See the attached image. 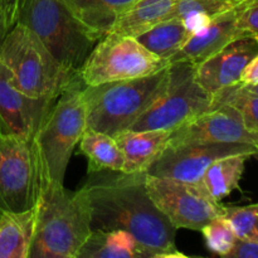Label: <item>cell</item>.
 Here are the masks:
<instances>
[{"mask_svg": "<svg viewBox=\"0 0 258 258\" xmlns=\"http://www.w3.org/2000/svg\"><path fill=\"white\" fill-rule=\"evenodd\" d=\"M224 216L229 219L238 239L258 241V204L227 207Z\"/></svg>", "mask_w": 258, "mask_h": 258, "instance_id": "4316f807", "label": "cell"}, {"mask_svg": "<svg viewBox=\"0 0 258 258\" xmlns=\"http://www.w3.org/2000/svg\"><path fill=\"white\" fill-rule=\"evenodd\" d=\"M236 5L224 0H179L169 18H179L183 20L191 35L206 27L216 15Z\"/></svg>", "mask_w": 258, "mask_h": 258, "instance_id": "d4e9b609", "label": "cell"}, {"mask_svg": "<svg viewBox=\"0 0 258 258\" xmlns=\"http://www.w3.org/2000/svg\"><path fill=\"white\" fill-rule=\"evenodd\" d=\"M55 100L34 98L23 93L0 62V123L5 130L32 140Z\"/></svg>", "mask_w": 258, "mask_h": 258, "instance_id": "4fadbf2b", "label": "cell"}, {"mask_svg": "<svg viewBox=\"0 0 258 258\" xmlns=\"http://www.w3.org/2000/svg\"><path fill=\"white\" fill-rule=\"evenodd\" d=\"M243 3L216 15L206 27L191 34L169 63L189 62L197 66L216 54L234 39L246 35V33L239 29L237 23Z\"/></svg>", "mask_w": 258, "mask_h": 258, "instance_id": "9a60e30c", "label": "cell"}, {"mask_svg": "<svg viewBox=\"0 0 258 258\" xmlns=\"http://www.w3.org/2000/svg\"><path fill=\"white\" fill-rule=\"evenodd\" d=\"M75 17L97 40L138 0H66Z\"/></svg>", "mask_w": 258, "mask_h": 258, "instance_id": "ac0fdd59", "label": "cell"}, {"mask_svg": "<svg viewBox=\"0 0 258 258\" xmlns=\"http://www.w3.org/2000/svg\"><path fill=\"white\" fill-rule=\"evenodd\" d=\"M213 95L196 80V66L189 62L169 64L165 90L131 130H171L212 108Z\"/></svg>", "mask_w": 258, "mask_h": 258, "instance_id": "ba28073f", "label": "cell"}, {"mask_svg": "<svg viewBox=\"0 0 258 258\" xmlns=\"http://www.w3.org/2000/svg\"><path fill=\"white\" fill-rule=\"evenodd\" d=\"M168 66V60L146 49L136 38L108 33L93 45L78 76L85 86H98L145 77Z\"/></svg>", "mask_w": 258, "mask_h": 258, "instance_id": "52a82bcc", "label": "cell"}, {"mask_svg": "<svg viewBox=\"0 0 258 258\" xmlns=\"http://www.w3.org/2000/svg\"><path fill=\"white\" fill-rule=\"evenodd\" d=\"M248 158L251 155L238 154L218 159L207 169L199 185L214 201L222 202L232 191L238 189Z\"/></svg>", "mask_w": 258, "mask_h": 258, "instance_id": "7402d4cb", "label": "cell"}, {"mask_svg": "<svg viewBox=\"0 0 258 258\" xmlns=\"http://www.w3.org/2000/svg\"><path fill=\"white\" fill-rule=\"evenodd\" d=\"M239 143L258 145V134L249 133L241 115L231 106H218L201 113L171 133L169 145ZM168 145V146H169Z\"/></svg>", "mask_w": 258, "mask_h": 258, "instance_id": "7c38bea8", "label": "cell"}, {"mask_svg": "<svg viewBox=\"0 0 258 258\" xmlns=\"http://www.w3.org/2000/svg\"><path fill=\"white\" fill-rule=\"evenodd\" d=\"M231 258H258V241L237 238L233 248L229 252Z\"/></svg>", "mask_w": 258, "mask_h": 258, "instance_id": "f1b7e54d", "label": "cell"}, {"mask_svg": "<svg viewBox=\"0 0 258 258\" xmlns=\"http://www.w3.org/2000/svg\"><path fill=\"white\" fill-rule=\"evenodd\" d=\"M37 209L0 214V258H29Z\"/></svg>", "mask_w": 258, "mask_h": 258, "instance_id": "e0dca14e", "label": "cell"}, {"mask_svg": "<svg viewBox=\"0 0 258 258\" xmlns=\"http://www.w3.org/2000/svg\"><path fill=\"white\" fill-rule=\"evenodd\" d=\"M231 106L241 115L244 127L249 133L258 134V96L247 90L241 82L227 86L213 93L212 108Z\"/></svg>", "mask_w": 258, "mask_h": 258, "instance_id": "cb8c5ba5", "label": "cell"}, {"mask_svg": "<svg viewBox=\"0 0 258 258\" xmlns=\"http://www.w3.org/2000/svg\"><path fill=\"white\" fill-rule=\"evenodd\" d=\"M239 82L246 86L258 85V54L246 66Z\"/></svg>", "mask_w": 258, "mask_h": 258, "instance_id": "f546056e", "label": "cell"}, {"mask_svg": "<svg viewBox=\"0 0 258 258\" xmlns=\"http://www.w3.org/2000/svg\"><path fill=\"white\" fill-rule=\"evenodd\" d=\"M257 149H258V145H257Z\"/></svg>", "mask_w": 258, "mask_h": 258, "instance_id": "e575fe53", "label": "cell"}, {"mask_svg": "<svg viewBox=\"0 0 258 258\" xmlns=\"http://www.w3.org/2000/svg\"><path fill=\"white\" fill-rule=\"evenodd\" d=\"M238 28L258 39V0H246L239 10Z\"/></svg>", "mask_w": 258, "mask_h": 258, "instance_id": "83f0119b", "label": "cell"}, {"mask_svg": "<svg viewBox=\"0 0 258 258\" xmlns=\"http://www.w3.org/2000/svg\"><path fill=\"white\" fill-rule=\"evenodd\" d=\"M178 2L179 0H138L116 20L108 33L139 37L154 25L168 19Z\"/></svg>", "mask_w": 258, "mask_h": 258, "instance_id": "ffe728a7", "label": "cell"}, {"mask_svg": "<svg viewBox=\"0 0 258 258\" xmlns=\"http://www.w3.org/2000/svg\"><path fill=\"white\" fill-rule=\"evenodd\" d=\"M0 62L9 71L15 87L29 97L55 100L80 78L53 55L34 32L19 23L3 42Z\"/></svg>", "mask_w": 258, "mask_h": 258, "instance_id": "277c9868", "label": "cell"}, {"mask_svg": "<svg viewBox=\"0 0 258 258\" xmlns=\"http://www.w3.org/2000/svg\"><path fill=\"white\" fill-rule=\"evenodd\" d=\"M80 153L87 159L90 173L102 170L122 173V153L116 139L108 134L87 127L80 140Z\"/></svg>", "mask_w": 258, "mask_h": 258, "instance_id": "44dd1931", "label": "cell"}, {"mask_svg": "<svg viewBox=\"0 0 258 258\" xmlns=\"http://www.w3.org/2000/svg\"><path fill=\"white\" fill-rule=\"evenodd\" d=\"M201 232L209 251L222 257L228 256L237 241L233 227L224 214L212 219Z\"/></svg>", "mask_w": 258, "mask_h": 258, "instance_id": "484cf974", "label": "cell"}, {"mask_svg": "<svg viewBox=\"0 0 258 258\" xmlns=\"http://www.w3.org/2000/svg\"><path fill=\"white\" fill-rule=\"evenodd\" d=\"M189 37L190 33L183 20L168 18L136 37V39L151 53L170 62Z\"/></svg>", "mask_w": 258, "mask_h": 258, "instance_id": "603a6c76", "label": "cell"}, {"mask_svg": "<svg viewBox=\"0 0 258 258\" xmlns=\"http://www.w3.org/2000/svg\"><path fill=\"white\" fill-rule=\"evenodd\" d=\"M145 178L146 171H117L116 175L86 184L91 204V227L127 231L146 258L185 257L176 248V228L149 197Z\"/></svg>", "mask_w": 258, "mask_h": 258, "instance_id": "6da1fadb", "label": "cell"}, {"mask_svg": "<svg viewBox=\"0 0 258 258\" xmlns=\"http://www.w3.org/2000/svg\"><path fill=\"white\" fill-rule=\"evenodd\" d=\"M168 70L169 66L145 77L83 85L87 127L111 136L133 127L165 90Z\"/></svg>", "mask_w": 258, "mask_h": 258, "instance_id": "5b68a950", "label": "cell"}, {"mask_svg": "<svg viewBox=\"0 0 258 258\" xmlns=\"http://www.w3.org/2000/svg\"><path fill=\"white\" fill-rule=\"evenodd\" d=\"M17 23L34 32L60 63L77 73L98 42L66 0H18Z\"/></svg>", "mask_w": 258, "mask_h": 258, "instance_id": "8992f818", "label": "cell"}, {"mask_svg": "<svg viewBox=\"0 0 258 258\" xmlns=\"http://www.w3.org/2000/svg\"><path fill=\"white\" fill-rule=\"evenodd\" d=\"M9 30H10V27L8 25L7 19H5L4 17V13H3L2 7H0V48H2L3 42H4L5 37H7Z\"/></svg>", "mask_w": 258, "mask_h": 258, "instance_id": "1f68e13d", "label": "cell"}, {"mask_svg": "<svg viewBox=\"0 0 258 258\" xmlns=\"http://www.w3.org/2000/svg\"><path fill=\"white\" fill-rule=\"evenodd\" d=\"M77 258H146V254L127 231L92 229Z\"/></svg>", "mask_w": 258, "mask_h": 258, "instance_id": "d6986e66", "label": "cell"}, {"mask_svg": "<svg viewBox=\"0 0 258 258\" xmlns=\"http://www.w3.org/2000/svg\"><path fill=\"white\" fill-rule=\"evenodd\" d=\"M17 5L18 0H0V7H2L4 17L7 19L8 25L12 29L15 25V18H17Z\"/></svg>", "mask_w": 258, "mask_h": 258, "instance_id": "4dcf8cb0", "label": "cell"}, {"mask_svg": "<svg viewBox=\"0 0 258 258\" xmlns=\"http://www.w3.org/2000/svg\"><path fill=\"white\" fill-rule=\"evenodd\" d=\"M224 2H228V3H231V4H239V3L246 2V0H224Z\"/></svg>", "mask_w": 258, "mask_h": 258, "instance_id": "836d02e7", "label": "cell"}, {"mask_svg": "<svg viewBox=\"0 0 258 258\" xmlns=\"http://www.w3.org/2000/svg\"><path fill=\"white\" fill-rule=\"evenodd\" d=\"M39 196L32 140L5 130L0 123V211L34 208Z\"/></svg>", "mask_w": 258, "mask_h": 258, "instance_id": "9c48e42d", "label": "cell"}, {"mask_svg": "<svg viewBox=\"0 0 258 258\" xmlns=\"http://www.w3.org/2000/svg\"><path fill=\"white\" fill-rule=\"evenodd\" d=\"M258 54V39L242 35L219 52L196 66V80L213 95L217 91L241 81L246 66Z\"/></svg>", "mask_w": 258, "mask_h": 258, "instance_id": "5bb4252c", "label": "cell"}, {"mask_svg": "<svg viewBox=\"0 0 258 258\" xmlns=\"http://www.w3.org/2000/svg\"><path fill=\"white\" fill-rule=\"evenodd\" d=\"M244 86H246V85H244ZM246 87H247V90L251 91L252 93H254V95L258 96V85H254V86H246Z\"/></svg>", "mask_w": 258, "mask_h": 258, "instance_id": "d6a6232c", "label": "cell"}, {"mask_svg": "<svg viewBox=\"0 0 258 258\" xmlns=\"http://www.w3.org/2000/svg\"><path fill=\"white\" fill-rule=\"evenodd\" d=\"M29 258H77L92 232L86 188L71 191L63 184L40 190Z\"/></svg>", "mask_w": 258, "mask_h": 258, "instance_id": "7a4b0ae2", "label": "cell"}, {"mask_svg": "<svg viewBox=\"0 0 258 258\" xmlns=\"http://www.w3.org/2000/svg\"><path fill=\"white\" fill-rule=\"evenodd\" d=\"M82 86L78 78L58 96L32 139L40 190L50 184H63L73 149L87 128Z\"/></svg>", "mask_w": 258, "mask_h": 258, "instance_id": "3957f363", "label": "cell"}, {"mask_svg": "<svg viewBox=\"0 0 258 258\" xmlns=\"http://www.w3.org/2000/svg\"><path fill=\"white\" fill-rule=\"evenodd\" d=\"M145 186L156 208L176 229L201 232L212 219L226 213V206L211 198L199 184L146 173Z\"/></svg>", "mask_w": 258, "mask_h": 258, "instance_id": "30bf717a", "label": "cell"}, {"mask_svg": "<svg viewBox=\"0 0 258 258\" xmlns=\"http://www.w3.org/2000/svg\"><path fill=\"white\" fill-rule=\"evenodd\" d=\"M238 154L253 156L258 154V149L252 144L239 143L169 145L146 173L160 178L199 184L206 170L214 161Z\"/></svg>", "mask_w": 258, "mask_h": 258, "instance_id": "8fae6325", "label": "cell"}, {"mask_svg": "<svg viewBox=\"0 0 258 258\" xmlns=\"http://www.w3.org/2000/svg\"><path fill=\"white\" fill-rule=\"evenodd\" d=\"M171 130H128L113 138L123 156L122 173H144L155 163L170 143Z\"/></svg>", "mask_w": 258, "mask_h": 258, "instance_id": "2e32d148", "label": "cell"}]
</instances>
